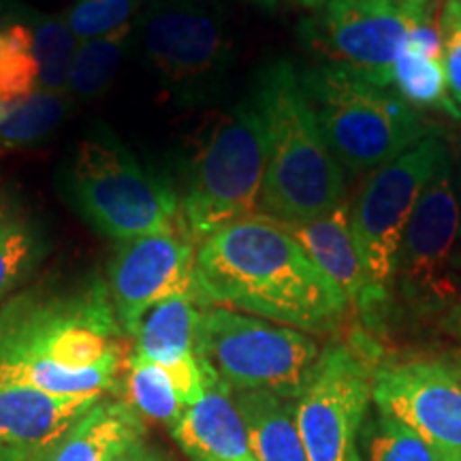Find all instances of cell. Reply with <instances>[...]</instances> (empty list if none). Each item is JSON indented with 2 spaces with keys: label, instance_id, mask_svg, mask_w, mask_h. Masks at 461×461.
I'll return each mask as SVG.
<instances>
[{
  "label": "cell",
  "instance_id": "cell-17",
  "mask_svg": "<svg viewBox=\"0 0 461 461\" xmlns=\"http://www.w3.org/2000/svg\"><path fill=\"white\" fill-rule=\"evenodd\" d=\"M171 434L190 461L252 459L233 391L221 378L207 384L205 393L182 412L171 425Z\"/></svg>",
  "mask_w": 461,
  "mask_h": 461
},
{
  "label": "cell",
  "instance_id": "cell-5",
  "mask_svg": "<svg viewBox=\"0 0 461 461\" xmlns=\"http://www.w3.org/2000/svg\"><path fill=\"white\" fill-rule=\"evenodd\" d=\"M67 199L105 238L126 241L180 224V194L112 131L96 129L75 149Z\"/></svg>",
  "mask_w": 461,
  "mask_h": 461
},
{
  "label": "cell",
  "instance_id": "cell-35",
  "mask_svg": "<svg viewBox=\"0 0 461 461\" xmlns=\"http://www.w3.org/2000/svg\"><path fill=\"white\" fill-rule=\"evenodd\" d=\"M299 3L308 9H321V7H325L327 3H331V0H299Z\"/></svg>",
  "mask_w": 461,
  "mask_h": 461
},
{
  "label": "cell",
  "instance_id": "cell-31",
  "mask_svg": "<svg viewBox=\"0 0 461 461\" xmlns=\"http://www.w3.org/2000/svg\"><path fill=\"white\" fill-rule=\"evenodd\" d=\"M440 330L455 339H461V293L455 302L440 314Z\"/></svg>",
  "mask_w": 461,
  "mask_h": 461
},
{
  "label": "cell",
  "instance_id": "cell-30",
  "mask_svg": "<svg viewBox=\"0 0 461 461\" xmlns=\"http://www.w3.org/2000/svg\"><path fill=\"white\" fill-rule=\"evenodd\" d=\"M438 26L442 37V65H445L448 90L461 107V0H445Z\"/></svg>",
  "mask_w": 461,
  "mask_h": 461
},
{
  "label": "cell",
  "instance_id": "cell-39",
  "mask_svg": "<svg viewBox=\"0 0 461 461\" xmlns=\"http://www.w3.org/2000/svg\"><path fill=\"white\" fill-rule=\"evenodd\" d=\"M248 461H255V459H248Z\"/></svg>",
  "mask_w": 461,
  "mask_h": 461
},
{
  "label": "cell",
  "instance_id": "cell-16",
  "mask_svg": "<svg viewBox=\"0 0 461 461\" xmlns=\"http://www.w3.org/2000/svg\"><path fill=\"white\" fill-rule=\"evenodd\" d=\"M99 400L101 395H56L0 384V440L45 457Z\"/></svg>",
  "mask_w": 461,
  "mask_h": 461
},
{
  "label": "cell",
  "instance_id": "cell-19",
  "mask_svg": "<svg viewBox=\"0 0 461 461\" xmlns=\"http://www.w3.org/2000/svg\"><path fill=\"white\" fill-rule=\"evenodd\" d=\"M255 461H308L295 420V402L265 391H233Z\"/></svg>",
  "mask_w": 461,
  "mask_h": 461
},
{
  "label": "cell",
  "instance_id": "cell-36",
  "mask_svg": "<svg viewBox=\"0 0 461 461\" xmlns=\"http://www.w3.org/2000/svg\"><path fill=\"white\" fill-rule=\"evenodd\" d=\"M455 188H457V199H459V210H461V163L457 165V173H455ZM461 265V257H459Z\"/></svg>",
  "mask_w": 461,
  "mask_h": 461
},
{
  "label": "cell",
  "instance_id": "cell-32",
  "mask_svg": "<svg viewBox=\"0 0 461 461\" xmlns=\"http://www.w3.org/2000/svg\"><path fill=\"white\" fill-rule=\"evenodd\" d=\"M113 461H167V459L157 451V448H152L143 440H140L131 448H126V451L120 455V457H115Z\"/></svg>",
  "mask_w": 461,
  "mask_h": 461
},
{
  "label": "cell",
  "instance_id": "cell-20",
  "mask_svg": "<svg viewBox=\"0 0 461 461\" xmlns=\"http://www.w3.org/2000/svg\"><path fill=\"white\" fill-rule=\"evenodd\" d=\"M201 314L203 305L197 302L194 293L173 295L157 303L148 310L132 336L137 339L132 355L158 366H169L173 361L194 355Z\"/></svg>",
  "mask_w": 461,
  "mask_h": 461
},
{
  "label": "cell",
  "instance_id": "cell-23",
  "mask_svg": "<svg viewBox=\"0 0 461 461\" xmlns=\"http://www.w3.org/2000/svg\"><path fill=\"white\" fill-rule=\"evenodd\" d=\"M391 86L395 88V95L414 109H438L455 120L461 118V107L453 101L448 90L442 58L425 56L411 45H403L393 62Z\"/></svg>",
  "mask_w": 461,
  "mask_h": 461
},
{
  "label": "cell",
  "instance_id": "cell-6",
  "mask_svg": "<svg viewBox=\"0 0 461 461\" xmlns=\"http://www.w3.org/2000/svg\"><path fill=\"white\" fill-rule=\"evenodd\" d=\"M265 163L263 113L250 92L222 115L190 165L180 197L182 224L190 238L203 241L229 224L257 216Z\"/></svg>",
  "mask_w": 461,
  "mask_h": 461
},
{
  "label": "cell",
  "instance_id": "cell-7",
  "mask_svg": "<svg viewBox=\"0 0 461 461\" xmlns=\"http://www.w3.org/2000/svg\"><path fill=\"white\" fill-rule=\"evenodd\" d=\"M135 31L173 101L201 107L221 99L233 39L218 0H148Z\"/></svg>",
  "mask_w": 461,
  "mask_h": 461
},
{
  "label": "cell",
  "instance_id": "cell-8",
  "mask_svg": "<svg viewBox=\"0 0 461 461\" xmlns=\"http://www.w3.org/2000/svg\"><path fill=\"white\" fill-rule=\"evenodd\" d=\"M194 355L230 391H265L295 402L321 348L305 331L210 305L201 314Z\"/></svg>",
  "mask_w": 461,
  "mask_h": 461
},
{
  "label": "cell",
  "instance_id": "cell-10",
  "mask_svg": "<svg viewBox=\"0 0 461 461\" xmlns=\"http://www.w3.org/2000/svg\"><path fill=\"white\" fill-rule=\"evenodd\" d=\"M436 17V0H331L302 31L327 65L391 88L393 62L411 32Z\"/></svg>",
  "mask_w": 461,
  "mask_h": 461
},
{
  "label": "cell",
  "instance_id": "cell-15",
  "mask_svg": "<svg viewBox=\"0 0 461 461\" xmlns=\"http://www.w3.org/2000/svg\"><path fill=\"white\" fill-rule=\"evenodd\" d=\"M285 227L299 241L305 255L319 265L321 272L344 293L348 305H353L361 314L363 322L372 331L383 330L389 295L374 286L363 267L353 230H350L348 201L339 203L336 210L327 212V214L303 222L285 224Z\"/></svg>",
  "mask_w": 461,
  "mask_h": 461
},
{
  "label": "cell",
  "instance_id": "cell-14",
  "mask_svg": "<svg viewBox=\"0 0 461 461\" xmlns=\"http://www.w3.org/2000/svg\"><path fill=\"white\" fill-rule=\"evenodd\" d=\"M197 241L184 224L120 241L109 263V297L120 330L135 336L148 310L193 293Z\"/></svg>",
  "mask_w": 461,
  "mask_h": 461
},
{
  "label": "cell",
  "instance_id": "cell-38",
  "mask_svg": "<svg viewBox=\"0 0 461 461\" xmlns=\"http://www.w3.org/2000/svg\"><path fill=\"white\" fill-rule=\"evenodd\" d=\"M448 363H451V366H453V370H455V372H457V374H459V376H461V350H459V353H457V355H455V357H453V359H448Z\"/></svg>",
  "mask_w": 461,
  "mask_h": 461
},
{
  "label": "cell",
  "instance_id": "cell-25",
  "mask_svg": "<svg viewBox=\"0 0 461 461\" xmlns=\"http://www.w3.org/2000/svg\"><path fill=\"white\" fill-rule=\"evenodd\" d=\"M26 20L34 37L39 65V90L68 96V73L79 43L65 15H48L26 7Z\"/></svg>",
  "mask_w": 461,
  "mask_h": 461
},
{
  "label": "cell",
  "instance_id": "cell-37",
  "mask_svg": "<svg viewBox=\"0 0 461 461\" xmlns=\"http://www.w3.org/2000/svg\"><path fill=\"white\" fill-rule=\"evenodd\" d=\"M248 3H255V5H261V7H267V9H274L276 5L280 3V0H248Z\"/></svg>",
  "mask_w": 461,
  "mask_h": 461
},
{
  "label": "cell",
  "instance_id": "cell-34",
  "mask_svg": "<svg viewBox=\"0 0 461 461\" xmlns=\"http://www.w3.org/2000/svg\"><path fill=\"white\" fill-rule=\"evenodd\" d=\"M20 7L22 5L14 3V0H0V32H3V28L7 26L17 14H20Z\"/></svg>",
  "mask_w": 461,
  "mask_h": 461
},
{
  "label": "cell",
  "instance_id": "cell-2",
  "mask_svg": "<svg viewBox=\"0 0 461 461\" xmlns=\"http://www.w3.org/2000/svg\"><path fill=\"white\" fill-rule=\"evenodd\" d=\"M252 95L265 122V180L261 212L291 224L322 216L346 201L344 171L327 148L297 68L269 62Z\"/></svg>",
  "mask_w": 461,
  "mask_h": 461
},
{
  "label": "cell",
  "instance_id": "cell-12",
  "mask_svg": "<svg viewBox=\"0 0 461 461\" xmlns=\"http://www.w3.org/2000/svg\"><path fill=\"white\" fill-rule=\"evenodd\" d=\"M372 400V374L361 350L330 344L295 400L308 461H363L359 434Z\"/></svg>",
  "mask_w": 461,
  "mask_h": 461
},
{
  "label": "cell",
  "instance_id": "cell-1",
  "mask_svg": "<svg viewBox=\"0 0 461 461\" xmlns=\"http://www.w3.org/2000/svg\"><path fill=\"white\" fill-rule=\"evenodd\" d=\"M193 293L203 308H229L305 333L336 331L348 299L274 218L257 214L197 248Z\"/></svg>",
  "mask_w": 461,
  "mask_h": 461
},
{
  "label": "cell",
  "instance_id": "cell-9",
  "mask_svg": "<svg viewBox=\"0 0 461 461\" xmlns=\"http://www.w3.org/2000/svg\"><path fill=\"white\" fill-rule=\"evenodd\" d=\"M461 210L448 152L438 160L397 252L395 278L414 312L442 314L461 293Z\"/></svg>",
  "mask_w": 461,
  "mask_h": 461
},
{
  "label": "cell",
  "instance_id": "cell-28",
  "mask_svg": "<svg viewBox=\"0 0 461 461\" xmlns=\"http://www.w3.org/2000/svg\"><path fill=\"white\" fill-rule=\"evenodd\" d=\"M370 425L363 461H440L402 420L378 412V420H372Z\"/></svg>",
  "mask_w": 461,
  "mask_h": 461
},
{
  "label": "cell",
  "instance_id": "cell-29",
  "mask_svg": "<svg viewBox=\"0 0 461 461\" xmlns=\"http://www.w3.org/2000/svg\"><path fill=\"white\" fill-rule=\"evenodd\" d=\"M140 3L141 0H75L65 14V20L82 45L132 24V15L140 9Z\"/></svg>",
  "mask_w": 461,
  "mask_h": 461
},
{
  "label": "cell",
  "instance_id": "cell-11",
  "mask_svg": "<svg viewBox=\"0 0 461 461\" xmlns=\"http://www.w3.org/2000/svg\"><path fill=\"white\" fill-rule=\"evenodd\" d=\"M445 154L440 137H425L402 157L374 171L350 207L357 252L374 286L384 295L393 285L403 230Z\"/></svg>",
  "mask_w": 461,
  "mask_h": 461
},
{
  "label": "cell",
  "instance_id": "cell-27",
  "mask_svg": "<svg viewBox=\"0 0 461 461\" xmlns=\"http://www.w3.org/2000/svg\"><path fill=\"white\" fill-rule=\"evenodd\" d=\"M126 397L141 419L158 420L167 428H171L186 411L165 367L137 355H131L126 366Z\"/></svg>",
  "mask_w": 461,
  "mask_h": 461
},
{
  "label": "cell",
  "instance_id": "cell-21",
  "mask_svg": "<svg viewBox=\"0 0 461 461\" xmlns=\"http://www.w3.org/2000/svg\"><path fill=\"white\" fill-rule=\"evenodd\" d=\"M48 252V235L20 199L0 194V302L15 291Z\"/></svg>",
  "mask_w": 461,
  "mask_h": 461
},
{
  "label": "cell",
  "instance_id": "cell-24",
  "mask_svg": "<svg viewBox=\"0 0 461 461\" xmlns=\"http://www.w3.org/2000/svg\"><path fill=\"white\" fill-rule=\"evenodd\" d=\"M68 101V96L39 90L26 99L0 103V146L20 149L48 140L65 120Z\"/></svg>",
  "mask_w": 461,
  "mask_h": 461
},
{
  "label": "cell",
  "instance_id": "cell-26",
  "mask_svg": "<svg viewBox=\"0 0 461 461\" xmlns=\"http://www.w3.org/2000/svg\"><path fill=\"white\" fill-rule=\"evenodd\" d=\"M39 92V65L34 58V37L20 7L0 32V103H14Z\"/></svg>",
  "mask_w": 461,
  "mask_h": 461
},
{
  "label": "cell",
  "instance_id": "cell-4",
  "mask_svg": "<svg viewBox=\"0 0 461 461\" xmlns=\"http://www.w3.org/2000/svg\"><path fill=\"white\" fill-rule=\"evenodd\" d=\"M120 331L105 282L22 293L0 308V367L50 363L86 370L118 353Z\"/></svg>",
  "mask_w": 461,
  "mask_h": 461
},
{
  "label": "cell",
  "instance_id": "cell-18",
  "mask_svg": "<svg viewBox=\"0 0 461 461\" xmlns=\"http://www.w3.org/2000/svg\"><path fill=\"white\" fill-rule=\"evenodd\" d=\"M143 420L129 402L99 400L50 448L43 461H113L143 440Z\"/></svg>",
  "mask_w": 461,
  "mask_h": 461
},
{
  "label": "cell",
  "instance_id": "cell-3",
  "mask_svg": "<svg viewBox=\"0 0 461 461\" xmlns=\"http://www.w3.org/2000/svg\"><path fill=\"white\" fill-rule=\"evenodd\" d=\"M327 148L348 173L376 171L431 135L412 105L336 65L299 73Z\"/></svg>",
  "mask_w": 461,
  "mask_h": 461
},
{
  "label": "cell",
  "instance_id": "cell-22",
  "mask_svg": "<svg viewBox=\"0 0 461 461\" xmlns=\"http://www.w3.org/2000/svg\"><path fill=\"white\" fill-rule=\"evenodd\" d=\"M135 34V24H126L105 37L92 39L77 48L68 73V99L95 101L113 84Z\"/></svg>",
  "mask_w": 461,
  "mask_h": 461
},
{
  "label": "cell",
  "instance_id": "cell-13",
  "mask_svg": "<svg viewBox=\"0 0 461 461\" xmlns=\"http://www.w3.org/2000/svg\"><path fill=\"white\" fill-rule=\"evenodd\" d=\"M378 412L408 425L440 461H461V376L448 361L387 363L372 374Z\"/></svg>",
  "mask_w": 461,
  "mask_h": 461
},
{
  "label": "cell",
  "instance_id": "cell-33",
  "mask_svg": "<svg viewBox=\"0 0 461 461\" xmlns=\"http://www.w3.org/2000/svg\"><path fill=\"white\" fill-rule=\"evenodd\" d=\"M0 461H43L41 455L26 451V448L0 440Z\"/></svg>",
  "mask_w": 461,
  "mask_h": 461
}]
</instances>
